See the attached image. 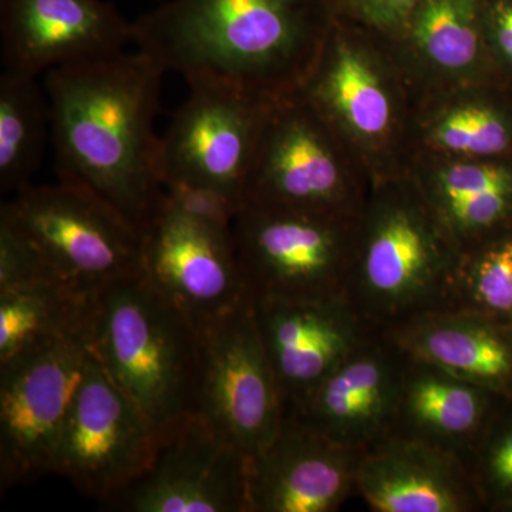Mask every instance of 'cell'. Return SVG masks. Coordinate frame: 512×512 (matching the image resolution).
Segmentation results:
<instances>
[{
    "mask_svg": "<svg viewBox=\"0 0 512 512\" xmlns=\"http://www.w3.org/2000/svg\"><path fill=\"white\" fill-rule=\"evenodd\" d=\"M165 70L141 50L45 74L59 181L99 195L143 231L161 197L154 133Z\"/></svg>",
    "mask_w": 512,
    "mask_h": 512,
    "instance_id": "cell-1",
    "label": "cell"
},
{
    "mask_svg": "<svg viewBox=\"0 0 512 512\" xmlns=\"http://www.w3.org/2000/svg\"><path fill=\"white\" fill-rule=\"evenodd\" d=\"M329 0H168L133 22V45L185 82L265 100L301 90L335 25Z\"/></svg>",
    "mask_w": 512,
    "mask_h": 512,
    "instance_id": "cell-2",
    "label": "cell"
},
{
    "mask_svg": "<svg viewBox=\"0 0 512 512\" xmlns=\"http://www.w3.org/2000/svg\"><path fill=\"white\" fill-rule=\"evenodd\" d=\"M463 252L404 174L373 184L357 218L345 298L375 332L450 308Z\"/></svg>",
    "mask_w": 512,
    "mask_h": 512,
    "instance_id": "cell-3",
    "label": "cell"
},
{
    "mask_svg": "<svg viewBox=\"0 0 512 512\" xmlns=\"http://www.w3.org/2000/svg\"><path fill=\"white\" fill-rule=\"evenodd\" d=\"M93 352L160 433L197 413L202 335L140 272L97 293Z\"/></svg>",
    "mask_w": 512,
    "mask_h": 512,
    "instance_id": "cell-4",
    "label": "cell"
},
{
    "mask_svg": "<svg viewBox=\"0 0 512 512\" xmlns=\"http://www.w3.org/2000/svg\"><path fill=\"white\" fill-rule=\"evenodd\" d=\"M299 93L352 147L373 184L407 173L419 92L392 39L336 20Z\"/></svg>",
    "mask_w": 512,
    "mask_h": 512,
    "instance_id": "cell-5",
    "label": "cell"
},
{
    "mask_svg": "<svg viewBox=\"0 0 512 512\" xmlns=\"http://www.w3.org/2000/svg\"><path fill=\"white\" fill-rule=\"evenodd\" d=\"M372 187L362 160L301 93L269 104L242 204L359 217Z\"/></svg>",
    "mask_w": 512,
    "mask_h": 512,
    "instance_id": "cell-6",
    "label": "cell"
},
{
    "mask_svg": "<svg viewBox=\"0 0 512 512\" xmlns=\"http://www.w3.org/2000/svg\"><path fill=\"white\" fill-rule=\"evenodd\" d=\"M357 218L242 204L232 238L249 296L255 301L345 296Z\"/></svg>",
    "mask_w": 512,
    "mask_h": 512,
    "instance_id": "cell-7",
    "label": "cell"
},
{
    "mask_svg": "<svg viewBox=\"0 0 512 512\" xmlns=\"http://www.w3.org/2000/svg\"><path fill=\"white\" fill-rule=\"evenodd\" d=\"M36 245L56 278L90 293L140 272L143 231L80 187L29 185L0 208Z\"/></svg>",
    "mask_w": 512,
    "mask_h": 512,
    "instance_id": "cell-8",
    "label": "cell"
},
{
    "mask_svg": "<svg viewBox=\"0 0 512 512\" xmlns=\"http://www.w3.org/2000/svg\"><path fill=\"white\" fill-rule=\"evenodd\" d=\"M201 335L197 413L252 463L281 429L286 406L249 293Z\"/></svg>",
    "mask_w": 512,
    "mask_h": 512,
    "instance_id": "cell-9",
    "label": "cell"
},
{
    "mask_svg": "<svg viewBox=\"0 0 512 512\" xmlns=\"http://www.w3.org/2000/svg\"><path fill=\"white\" fill-rule=\"evenodd\" d=\"M247 454L192 413L157 433L146 470L104 503L127 512H251Z\"/></svg>",
    "mask_w": 512,
    "mask_h": 512,
    "instance_id": "cell-10",
    "label": "cell"
},
{
    "mask_svg": "<svg viewBox=\"0 0 512 512\" xmlns=\"http://www.w3.org/2000/svg\"><path fill=\"white\" fill-rule=\"evenodd\" d=\"M93 353L92 329L0 366V484L52 471L64 421Z\"/></svg>",
    "mask_w": 512,
    "mask_h": 512,
    "instance_id": "cell-11",
    "label": "cell"
},
{
    "mask_svg": "<svg viewBox=\"0 0 512 512\" xmlns=\"http://www.w3.org/2000/svg\"><path fill=\"white\" fill-rule=\"evenodd\" d=\"M156 439V431L93 352L60 431L50 473L104 504L146 470Z\"/></svg>",
    "mask_w": 512,
    "mask_h": 512,
    "instance_id": "cell-12",
    "label": "cell"
},
{
    "mask_svg": "<svg viewBox=\"0 0 512 512\" xmlns=\"http://www.w3.org/2000/svg\"><path fill=\"white\" fill-rule=\"evenodd\" d=\"M188 87L190 94L158 140L160 183L215 185L242 201L266 110L275 100L225 84L192 82Z\"/></svg>",
    "mask_w": 512,
    "mask_h": 512,
    "instance_id": "cell-13",
    "label": "cell"
},
{
    "mask_svg": "<svg viewBox=\"0 0 512 512\" xmlns=\"http://www.w3.org/2000/svg\"><path fill=\"white\" fill-rule=\"evenodd\" d=\"M140 274L200 332L248 295L232 235L185 217L163 195L143 228Z\"/></svg>",
    "mask_w": 512,
    "mask_h": 512,
    "instance_id": "cell-14",
    "label": "cell"
},
{
    "mask_svg": "<svg viewBox=\"0 0 512 512\" xmlns=\"http://www.w3.org/2000/svg\"><path fill=\"white\" fill-rule=\"evenodd\" d=\"M3 70L39 77L111 59L133 43V22L106 0H0Z\"/></svg>",
    "mask_w": 512,
    "mask_h": 512,
    "instance_id": "cell-15",
    "label": "cell"
},
{
    "mask_svg": "<svg viewBox=\"0 0 512 512\" xmlns=\"http://www.w3.org/2000/svg\"><path fill=\"white\" fill-rule=\"evenodd\" d=\"M266 353L284 396L296 409L375 330L345 296L252 299Z\"/></svg>",
    "mask_w": 512,
    "mask_h": 512,
    "instance_id": "cell-16",
    "label": "cell"
},
{
    "mask_svg": "<svg viewBox=\"0 0 512 512\" xmlns=\"http://www.w3.org/2000/svg\"><path fill=\"white\" fill-rule=\"evenodd\" d=\"M363 451L330 439L293 413L251 463V512H335L356 494Z\"/></svg>",
    "mask_w": 512,
    "mask_h": 512,
    "instance_id": "cell-17",
    "label": "cell"
},
{
    "mask_svg": "<svg viewBox=\"0 0 512 512\" xmlns=\"http://www.w3.org/2000/svg\"><path fill=\"white\" fill-rule=\"evenodd\" d=\"M407 362L389 336L373 333L289 413L345 446L369 450L392 434Z\"/></svg>",
    "mask_w": 512,
    "mask_h": 512,
    "instance_id": "cell-18",
    "label": "cell"
},
{
    "mask_svg": "<svg viewBox=\"0 0 512 512\" xmlns=\"http://www.w3.org/2000/svg\"><path fill=\"white\" fill-rule=\"evenodd\" d=\"M356 495L375 512L484 511L466 463L399 437L363 451Z\"/></svg>",
    "mask_w": 512,
    "mask_h": 512,
    "instance_id": "cell-19",
    "label": "cell"
},
{
    "mask_svg": "<svg viewBox=\"0 0 512 512\" xmlns=\"http://www.w3.org/2000/svg\"><path fill=\"white\" fill-rule=\"evenodd\" d=\"M507 397L409 356L390 437L468 461Z\"/></svg>",
    "mask_w": 512,
    "mask_h": 512,
    "instance_id": "cell-20",
    "label": "cell"
},
{
    "mask_svg": "<svg viewBox=\"0 0 512 512\" xmlns=\"http://www.w3.org/2000/svg\"><path fill=\"white\" fill-rule=\"evenodd\" d=\"M406 174L463 254L512 232V160L420 154Z\"/></svg>",
    "mask_w": 512,
    "mask_h": 512,
    "instance_id": "cell-21",
    "label": "cell"
},
{
    "mask_svg": "<svg viewBox=\"0 0 512 512\" xmlns=\"http://www.w3.org/2000/svg\"><path fill=\"white\" fill-rule=\"evenodd\" d=\"M393 43L419 94L501 80L485 46L481 0H420Z\"/></svg>",
    "mask_w": 512,
    "mask_h": 512,
    "instance_id": "cell-22",
    "label": "cell"
},
{
    "mask_svg": "<svg viewBox=\"0 0 512 512\" xmlns=\"http://www.w3.org/2000/svg\"><path fill=\"white\" fill-rule=\"evenodd\" d=\"M504 83L487 80L420 93L412 158L512 160V104L505 99Z\"/></svg>",
    "mask_w": 512,
    "mask_h": 512,
    "instance_id": "cell-23",
    "label": "cell"
},
{
    "mask_svg": "<svg viewBox=\"0 0 512 512\" xmlns=\"http://www.w3.org/2000/svg\"><path fill=\"white\" fill-rule=\"evenodd\" d=\"M407 355L512 397V322L447 308L384 333Z\"/></svg>",
    "mask_w": 512,
    "mask_h": 512,
    "instance_id": "cell-24",
    "label": "cell"
},
{
    "mask_svg": "<svg viewBox=\"0 0 512 512\" xmlns=\"http://www.w3.org/2000/svg\"><path fill=\"white\" fill-rule=\"evenodd\" d=\"M96 299L57 278L0 291V366L92 329Z\"/></svg>",
    "mask_w": 512,
    "mask_h": 512,
    "instance_id": "cell-25",
    "label": "cell"
},
{
    "mask_svg": "<svg viewBox=\"0 0 512 512\" xmlns=\"http://www.w3.org/2000/svg\"><path fill=\"white\" fill-rule=\"evenodd\" d=\"M52 143V111L45 84L37 76H0V190L22 191L43 163Z\"/></svg>",
    "mask_w": 512,
    "mask_h": 512,
    "instance_id": "cell-26",
    "label": "cell"
},
{
    "mask_svg": "<svg viewBox=\"0 0 512 512\" xmlns=\"http://www.w3.org/2000/svg\"><path fill=\"white\" fill-rule=\"evenodd\" d=\"M450 308L512 322V232L463 254Z\"/></svg>",
    "mask_w": 512,
    "mask_h": 512,
    "instance_id": "cell-27",
    "label": "cell"
},
{
    "mask_svg": "<svg viewBox=\"0 0 512 512\" xmlns=\"http://www.w3.org/2000/svg\"><path fill=\"white\" fill-rule=\"evenodd\" d=\"M468 470L484 511L512 512V397L495 413Z\"/></svg>",
    "mask_w": 512,
    "mask_h": 512,
    "instance_id": "cell-28",
    "label": "cell"
},
{
    "mask_svg": "<svg viewBox=\"0 0 512 512\" xmlns=\"http://www.w3.org/2000/svg\"><path fill=\"white\" fill-rule=\"evenodd\" d=\"M161 195L168 205L185 217L227 235H232L235 218L242 207L237 195L195 181H165L161 185Z\"/></svg>",
    "mask_w": 512,
    "mask_h": 512,
    "instance_id": "cell-29",
    "label": "cell"
},
{
    "mask_svg": "<svg viewBox=\"0 0 512 512\" xmlns=\"http://www.w3.org/2000/svg\"><path fill=\"white\" fill-rule=\"evenodd\" d=\"M43 278L56 276L28 235L0 212V291Z\"/></svg>",
    "mask_w": 512,
    "mask_h": 512,
    "instance_id": "cell-30",
    "label": "cell"
},
{
    "mask_svg": "<svg viewBox=\"0 0 512 512\" xmlns=\"http://www.w3.org/2000/svg\"><path fill=\"white\" fill-rule=\"evenodd\" d=\"M335 19L396 40L420 0H329Z\"/></svg>",
    "mask_w": 512,
    "mask_h": 512,
    "instance_id": "cell-31",
    "label": "cell"
},
{
    "mask_svg": "<svg viewBox=\"0 0 512 512\" xmlns=\"http://www.w3.org/2000/svg\"><path fill=\"white\" fill-rule=\"evenodd\" d=\"M481 29L501 80L512 77V0H481Z\"/></svg>",
    "mask_w": 512,
    "mask_h": 512,
    "instance_id": "cell-32",
    "label": "cell"
},
{
    "mask_svg": "<svg viewBox=\"0 0 512 512\" xmlns=\"http://www.w3.org/2000/svg\"><path fill=\"white\" fill-rule=\"evenodd\" d=\"M511 320H512V316H511Z\"/></svg>",
    "mask_w": 512,
    "mask_h": 512,
    "instance_id": "cell-33",
    "label": "cell"
}]
</instances>
